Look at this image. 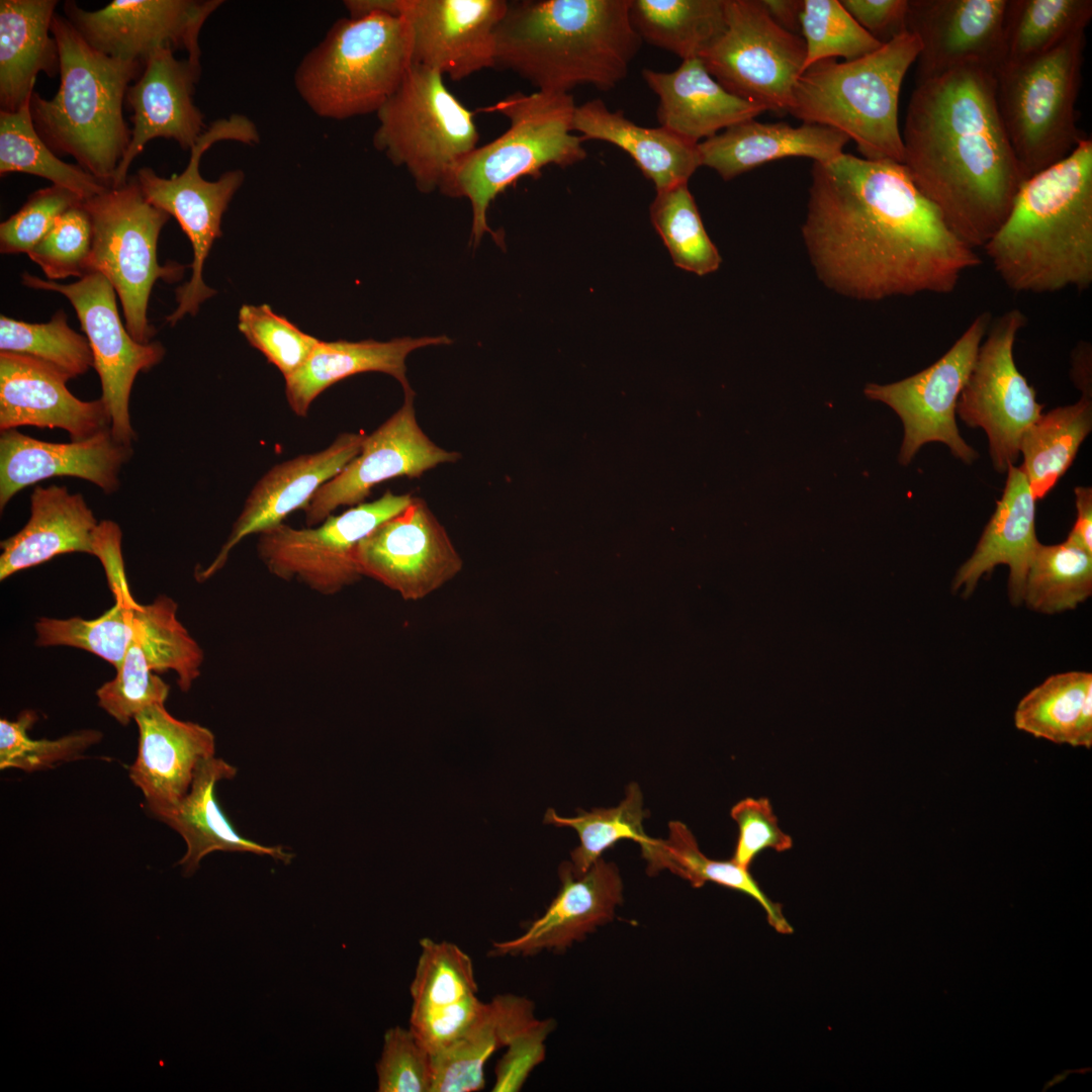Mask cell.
I'll return each instance as SVG.
<instances>
[{
  "instance_id": "1",
  "label": "cell",
  "mask_w": 1092,
  "mask_h": 1092,
  "mask_svg": "<svg viewBox=\"0 0 1092 1092\" xmlns=\"http://www.w3.org/2000/svg\"><path fill=\"white\" fill-rule=\"evenodd\" d=\"M802 236L819 279L857 300L947 294L981 263L903 164L844 153L813 162Z\"/></svg>"
},
{
  "instance_id": "2",
  "label": "cell",
  "mask_w": 1092,
  "mask_h": 1092,
  "mask_svg": "<svg viewBox=\"0 0 1092 1092\" xmlns=\"http://www.w3.org/2000/svg\"><path fill=\"white\" fill-rule=\"evenodd\" d=\"M903 165L968 246L983 248L1025 180L996 102V74L966 66L916 82L901 132Z\"/></svg>"
},
{
  "instance_id": "3",
  "label": "cell",
  "mask_w": 1092,
  "mask_h": 1092,
  "mask_svg": "<svg viewBox=\"0 0 1092 1092\" xmlns=\"http://www.w3.org/2000/svg\"><path fill=\"white\" fill-rule=\"evenodd\" d=\"M1017 293L1079 292L1092 284V140L1025 179L996 234L983 247Z\"/></svg>"
},
{
  "instance_id": "4",
  "label": "cell",
  "mask_w": 1092,
  "mask_h": 1092,
  "mask_svg": "<svg viewBox=\"0 0 1092 1092\" xmlns=\"http://www.w3.org/2000/svg\"><path fill=\"white\" fill-rule=\"evenodd\" d=\"M631 0H522L508 3L495 31V67L538 91L569 93L622 82L642 39Z\"/></svg>"
},
{
  "instance_id": "5",
  "label": "cell",
  "mask_w": 1092,
  "mask_h": 1092,
  "mask_svg": "<svg viewBox=\"0 0 1092 1092\" xmlns=\"http://www.w3.org/2000/svg\"><path fill=\"white\" fill-rule=\"evenodd\" d=\"M51 31L59 47L60 86L52 99L32 93L34 127L57 156H72L110 187L131 139L122 112L125 94L144 65L96 51L57 12Z\"/></svg>"
},
{
  "instance_id": "6",
  "label": "cell",
  "mask_w": 1092,
  "mask_h": 1092,
  "mask_svg": "<svg viewBox=\"0 0 1092 1092\" xmlns=\"http://www.w3.org/2000/svg\"><path fill=\"white\" fill-rule=\"evenodd\" d=\"M921 46L906 31L853 61H819L798 78L787 112L852 140L862 158L903 163L898 104Z\"/></svg>"
},
{
  "instance_id": "7",
  "label": "cell",
  "mask_w": 1092,
  "mask_h": 1092,
  "mask_svg": "<svg viewBox=\"0 0 1092 1092\" xmlns=\"http://www.w3.org/2000/svg\"><path fill=\"white\" fill-rule=\"evenodd\" d=\"M575 107L569 93L537 90L514 92L478 110L502 114L510 125L498 138L465 156L441 189L448 196L469 199L475 245L485 233H492L487 209L506 188L522 177L539 176L546 166L565 168L586 158L584 141L572 133Z\"/></svg>"
},
{
  "instance_id": "8",
  "label": "cell",
  "mask_w": 1092,
  "mask_h": 1092,
  "mask_svg": "<svg viewBox=\"0 0 1092 1092\" xmlns=\"http://www.w3.org/2000/svg\"><path fill=\"white\" fill-rule=\"evenodd\" d=\"M412 66L406 21L379 12L335 21L299 62L293 81L315 115L344 120L376 113Z\"/></svg>"
},
{
  "instance_id": "9",
  "label": "cell",
  "mask_w": 1092,
  "mask_h": 1092,
  "mask_svg": "<svg viewBox=\"0 0 1092 1092\" xmlns=\"http://www.w3.org/2000/svg\"><path fill=\"white\" fill-rule=\"evenodd\" d=\"M1085 30L996 73L998 111L1024 179L1066 158L1086 138L1077 127Z\"/></svg>"
},
{
  "instance_id": "10",
  "label": "cell",
  "mask_w": 1092,
  "mask_h": 1092,
  "mask_svg": "<svg viewBox=\"0 0 1092 1092\" xmlns=\"http://www.w3.org/2000/svg\"><path fill=\"white\" fill-rule=\"evenodd\" d=\"M83 203L92 224L88 274L98 272L107 278L120 300L130 336L141 344L151 343L157 334L148 318L153 286L159 279L180 280L186 268L158 261L159 236L170 215L145 198L135 176Z\"/></svg>"
},
{
  "instance_id": "11",
  "label": "cell",
  "mask_w": 1092,
  "mask_h": 1092,
  "mask_svg": "<svg viewBox=\"0 0 1092 1092\" xmlns=\"http://www.w3.org/2000/svg\"><path fill=\"white\" fill-rule=\"evenodd\" d=\"M375 114L374 148L404 167L426 193L441 190L479 140L474 112L449 91L441 73L419 65Z\"/></svg>"
},
{
  "instance_id": "12",
  "label": "cell",
  "mask_w": 1092,
  "mask_h": 1092,
  "mask_svg": "<svg viewBox=\"0 0 1092 1092\" xmlns=\"http://www.w3.org/2000/svg\"><path fill=\"white\" fill-rule=\"evenodd\" d=\"M259 140L258 128L249 117L233 114L216 119L207 127L191 149L189 162L181 174L164 178L152 168L143 167L135 175L145 198L177 219L193 250L190 280L176 289L178 305L166 317L171 326L186 314L195 315L201 303L216 294L203 281V265L214 241L222 236L223 213L245 178L243 171L232 170L215 181L205 180L199 171L201 157L220 141L253 145Z\"/></svg>"
},
{
  "instance_id": "13",
  "label": "cell",
  "mask_w": 1092,
  "mask_h": 1092,
  "mask_svg": "<svg viewBox=\"0 0 1092 1092\" xmlns=\"http://www.w3.org/2000/svg\"><path fill=\"white\" fill-rule=\"evenodd\" d=\"M726 26L700 59L730 93L775 112H787L803 73L800 34L781 27L761 0H725Z\"/></svg>"
},
{
  "instance_id": "14",
  "label": "cell",
  "mask_w": 1092,
  "mask_h": 1092,
  "mask_svg": "<svg viewBox=\"0 0 1092 1092\" xmlns=\"http://www.w3.org/2000/svg\"><path fill=\"white\" fill-rule=\"evenodd\" d=\"M414 497L387 490L313 527L296 529L281 523L259 534L258 556L278 578L297 579L318 594L336 595L362 577L355 557L359 542Z\"/></svg>"
},
{
  "instance_id": "15",
  "label": "cell",
  "mask_w": 1092,
  "mask_h": 1092,
  "mask_svg": "<svg viewBox=\"0 0 1092 1092\" xmlns=\"http://www.w3.org/2000/svg\"><path fill=\"white\" fill-rule=\"evenodd\" d=\"M1026 322L1018 308L992 321L957 403L964 423L986 432L990 457L999 472L1017 461L1023 433L1042 414L1043 405L1036 401L1034 388L1013 356L1017 335Z\"/></svg>"
},
{
  "instance_id": "16",
  "label": "cell",
  "mask_w": 1092,
  "mask_h": 1092,
  "mask_svg": "<svg viewBox=\"0 0 1092 1092\" xmlns=\"http://www.w3.org/2000/svg\"><path fill=\"white\" fill-rule=\"evenodd\" d=\"M21 281L29 288L61 293L72 303L92 350L112 435L132 446L138 435L129 416L131 389L140 372L163 360L165 347L157 341L141 344L130 336L118 313L116 292L101 273L91 272L69 284L23 273Z\"/></svg>"
},
{
  "instance_id": "17",
  "label": "cell",
  "mask_w": 1092,
  "mask_h": 1092,
  "mask_svg": "<svg viewBox=\"0 0 1092 1092\" xmlns=\"http://www.w3.org/2000/svg\"><path fill=\"white\" fill-rule=\"evenodd\" d=\"M991 323L990 311L980 312L952 346L927 368L893 383H869L864 387L868 398L889 405L903 423L900 463L908 464L929 442L945 444L965 463L977 459L978 453L959 432L957 403Z\"/></svg>"
},
{
  "instance_id": "18",
  "label": "cell",
  "mask_w": 1092,
  "mask_h": 1092,
  "mask_svg": "<svg viewBox=\"0 0 1092 1092\" xmlns=\"http://www.w3.org/2000/svg\"><path fill=\"white\" fill-rule=\"evenodd\" d=\"M221 0H114L89 11L65 1L64 16L96 51L143 65L158 51L187 53L200 64L199 34Z\"/></svg>"
},
{
  "instance_id": "19",
  "label": "cell",
  "mask_w": 1092,
  "mask_h": 1092,
  "mask_svg": "<svg viewBox=\"0 0 1092 1092\" xmlns=\"http://www.w3.org/2000/svg\"><path fill=\"white\" fill-rule=\"evenodd\" d=\"M403 393L401 406L365 436L359 454L310 498L303 509L306 527L321 524L339 507L364 503L372 488L385 480L421 477L461 458L459 452L443 449L425 434L416 418L415 391Z\"/></svg>"
},
{
  "instance_id": "20",
  "label": "cell",
  "mask_w": 1092,
  "mask_h": 1092,
  "mask_svg": "<svg viewBox=\"0 0 1092 1092\" xmlns=\"http://www.w3.org/2000/svg\"><path fill=\"white\" fill-rule=\"evenodd\" d=\"M355 557L362 576L405 601L426 598L463 567L446 529L420 497L363 538Z\"/></svg>"
},
{
  "instance_id": "21",
  "label": "cell",
  "mask_w": 1092,
  "mask_h": 1092,
  "mask_svg": "<svg viewBox=\"0 0 1092 1092\" xmlns=\"http://www.w3.org/2000/svg\"><path fill=\"white\" fill-rule=\"evenodd\" d=\"M1007 0H908L906 30L920 41L916 81L976 66L997 73L1004 63Z\"/></svg>"
},
{
  "instance_id": "22",
  "label": "cell",
  "mask_w": 1092,
  "mask_h": 1092,
  "mask_svg": "<svg viewBox=\"0 0 1092 1092\" xmlns=\"http://www.w3.org/2000/svg\"><path fill=\"white\" fill-rule=\"evenodd\" d=\"M506 0H398L412 34L413 65L460 81L495 67V31Z\"/></svg>"
},
{
  "instance_id": "23",
  "label": "cell",
  "mask_w": 1092,
  "mask_h": 1092,
  "mask_svg": "<svg viewBox=\"0 0 1092 1092\" xmlns=\"http://www.w3.org/2000/svg\"><path fill=\"white\" fill-rule=\"evenodd\" d=\"M174 53L163 49L154 54L127 88L124 103L132 112L131 139L110 187L127 181L130 164L151 140H174L182 150L191 151L208 127L193 101L201 66L187 57L177 59Z\"/></svg>"
},
{
  "instance_id": "24",
  "label": "cell",
  "mask_w": 1092,
  "mask_h": 1092,
  "mask_svg": "<svg viewBox=\"0 0 1092 1092\" xmlns=\"http://www.w3.org/2000/svg\"><path fill=\"white\" fill-rule=\"evenodd\" d=\"M365 436L343 433L323 450L271 467L251 489L215 558L205 569L196 571L197 580H205L220 570L244 538L283 523L295 510H303L317 489L359 454Z\"/></svg>"
},
{
  "instance_id": "25",
  "label": "cell",
  "mask_w": 1092,
  "mask_h": 1092,
  "mask_svg": "<svg viewBox=\"0 0 1092 1092\" xmlns=\"http://www.w3.org/2000/svg\"><path fill=\"white\" fill-rule=\"evenodd\" d=\"M133 454L132 446L117 441L107 428L69 443L41 441L17 429L0 436V509L23 488L52 477H76L104 493L118 490L119 475Z\"/></svg>"
},
{
  "instance_id": "26",
  "label": "cell",
  "mask_w": 1092,
  "mask_h": 1092,
  "mask_svg": "<svg viewBox=\"0 0 1092 1092\" xmlns=\"http://www.w3.org/2000/svg\"><path fill=\"white\" fill-rule=\"evenodd\" d=\"M411 983L410 1028L435 1055L456 1040L476 1019L484 1002L471 958L457 944L429 937L420 940Z\"/></svg>"
},
{
  "instance_id": "27",
  "label": "cell",
  "mask_w": 1092,
  "mask_h": 1092,
  "mask_svg": "<svg viewBox=\"0 0 1092 1092\" xmlns=\"http://www.w3.org/2000/svg\"><path fill=\"white\" fill-rule=\"evenodd\" d=\"M69 380L35 358L0 352V431L62 429L71 440H83L111 428L102 399H79L68 389Z\"/></svg>"
},
{
  "instance_id": "28",
  "label": "cell",
  "mask_w": 1092,
  "mask_h": 1092,
  "mask_svg": "<svg viewBox=\"0 0 1092 1092\" xmlns=\"http://www.w3.org/2000/svg\"><path fill=\"white\" fill-rule=\"evenodd\" d=\"M561 888L542 916L519 936L494 941L491 958L561 951L611 921L623 901L618 868L600 857L585 873H573L570 862L559 867Z\"/></svg>"
},
{
  "instance_id": "29",
  "label": "cell",
  "mask_w": 1092,
  "mask_h": 1092,
  "mask_svg": "<svg viewBox=\"0 0 1092 1092\" xmlns=\"http://www.w3.org/2000/svg\"><path fill=\"white\" fill-rule=\"evenodd\" d=\"M134 721L138 754L128 776L158 818L186 796L198 763L215 756V737L198 723L176 719L161 704L145 709Z\"/></svg>"
},
{
  "instance_id": "30",
  "label": "cell",
  "mask_w": 1092,
  "mask_h": 1092,
  "mask_svg": "<svg viewBox=\"0 0 1092 1092\" xmlns=\"http://www.w3.org/2000/svg\"><path fill=\"white\" fill-rule=\"evenodd\" d=\"M642 78L658 96L656 115L660 126L693 144L766 111L727 91L700 58L684 60L669 73L645 68Z\"/></svg>"
},
{
  "instance_id": "31",
  "label": "cell",
  "mask_w": 1092,
  "mask_h": 1092,
  "mask_svg": "<svg viewBox=\"0 0 1092 1092\" xmlns=\"http://www.w3.org/2000/svg\"><path fill=\"white\" fill-rule=\"evenodd\" d=\"M849 139L837 129L813 123H763L748 119L698 144L701 165L725 181L763 164L786 158L825 163L843 153Z\"/></svg>"
},
{
  "instance_id": "32",
  "label": "cell",
  "mask_w": 1092,
  "mask_h": 1092,
  "mask_svg": "<svg viewBox=\"0 0 1092 1092\" xmlns=\"http://www.w3.org/2000/svg\"><path fill=\"white\" fill-rule=\"evenodd\" d=\"M1035 498L1019 467L1007 469L1000 500L971 557L959 568L953 592L969 597L979 579L999 564L1009 567L1008 596L1013 605L1022 602L1029 563L1039 544L1035 535Z\"/></svg>"
},
{
  "instance_id": "33",
  "label": "cell",
  "mask_w": 1092,
  "mask_h": 1092,
  "mask_svg": "<svg viewBox=\"0 0 1092 1092\" xmlns=\"http://www.w3.org/2000/svg\"><path fill=\"white\" fill-rule=\"evenodd\" d=\"M97 527L81 493H72L66 486L36 485L30 495L27 523L0 544V580L62 554L94 555Z\"/></svg>"
},
{
  "instance_id": "34",
  "label": "cell",
  "mask_w": 1092,
  "mask_h": 1092,
  "mask_svg": "<svg viewBox=\"0 0 1092 1092\" xmlns=\"http://www.w3.org/2000/svg\"><path fill=\"white\" fill-rule=\"evenodd\" d=\"M451 343L447 336L403 337L387 342L320 340L303 365L285 378L288 405L296 416L306 417L310 404L323 391L343 379L365 372L388 374L400 383L403 391L411 389L405 365L408 354L420 348Z\"/></svg>"
},
{
  "instance_id": "35",
  "label": "cell",
  "mask_w": 1092,
  "mask_h": 1092,
  "mask_svg": "<svg viewBox=\"0 0 1092 1092\" xmlns=\"http://www.w3.org/2000/svg\"><path fill=\"white\" fill-rule=\"evenodd\" d=\"M237 768L215 756L201 760L195 768L186 796L157 819L178 832L186 852L178 861L184 876H191L201 859L213 851L251 852L289 863L293 854L282 846L263 845L243 837L220 809L215 789L218 782L232 780Z\"/></svg>"
},
{
  "instance_id": "36",
  "label": "cell",
  "mask_w": 1092,
  "mask_h": 1092,
  "mask_svg": "<svg viewBox=\"0 0 1092 1092\" xmlns=\"http://www.w3.org/2000/svg\"><path fill=\"white\" fill-rule=\"evenodd\" d=\"M572 130L583 141H603L625 151L656 191L688 183L702 166L698 144L663 126L638 125L623 110L611 111L600 98L576 105Z\"/></svg>"
},
{
  "instance_id": "37",
  "label": "cell",
  "mask_w": 1092,
  "mask_h": 1092,
  "mask_svg": "<svg viewBox=\"0 0 1092 1092\" xmlns=\"http://www.w3.org/2000/svg\"><path fill=\"white\" fill-rule=\"evenodd\" d=\"M57 0L0 1V105L15 112L30 100L38 73L60 74L51 31Z\"/></svg>"
},
{
  "instance_id": "38",
  "label": "cell",
  "mask_w": 1092,
  "mask_h": 1092,
  "mask_svg": "<svg viewBox=\"0 0 1092 1092\" xmlns=\"http://www.w3.org/2000/svg\"><path fill=\"white\" fill-rule=\"evenodd\" d=\"M534 1003L499 994L484 1005L471 1025L450 1045L432 1055L431 1092H475L485 1086L489 1058L535 1024Z\"/></svg>"
},
{
  "instance_id": "39",
  "label": "cell",
  "mask_w": 1092,
  "mask_h": 1092,
  "mask_svg": "<svg viewBox=\"0 0 1092 1092\" xmlns=\"http://www.w3.org/2000/svg\"><path fill=\"white\" fill-rule=\"evenodd\" d=\"M666 839L652 838L640 845L647 861L649 875L668 870L687 880L695 888L708 882L738 891L754 899L764 910L768 924L782 934L794 931L785 918L782 905L770 900L760 888L748 869L734 861L716 860L706 856L699 848L691 830L680 821L668 824Z\"/></svg>"
},
{
  "instance_id": "40",
  "label": "cell",
  "mask_w": 1092,
  "mask_h": 1092,
  "mask_svg": "<svg viewBox=\"0 0 1092 1092\" xmlns=\"http://www.w3.org/2000/svg\"><path fill=\"white\" fill-rule=\"evenodd\" d=\"M1014 725L1036 738L1091 748L1092 673L1051 675L1019 701Z\"/></svg>"
},
{
  "instance_id": "41",
  "label": "cell",
  "mask_w": 1092,
  "mask_h": 1092,
  "mask_svg": "<svg viewBox=\"0 0 1092 1092\" xmlns=\"http://www.w3.org/2000/svg\"><path fill=\"white\" fill-rule=\"evenodd\" d=\"M630 18L642 41L700 58L725 29V0H631Z\"/></svg>"
},
{
  "instance_id": "42",
  "label": "cell",
  "mask_w": 1092,
  "mask_h": 1092,
  "mask_svg": "<svg viewBox=\"0 0 1092 1092\" xmlns=\"http://www.w3.org/2000/svg\"><path fill=\"white\" fill-rule=\"evenodd\" d=\"M1092 429L1091 396L1041 414L1022 435L1019 453L1024 473L1036 499L1044 497L1072 465L1078 449Z\"/></svg>"
},
{
  "instance_id": "43",
  "label": "cell",
  "mask_w": 1092,
  "mask_h": 1092,
  "mask_svg": "<svg viewBox=\"0 0 1092 1092\" xmlns=\"http://www.w3.org/2000/svg\"><path fill=\"white\" fill-rule=\"evenodd\" d=\"M29 103L15 112L0 110V175L20 172L38 176L83 200L105 191L109 186L79 165L62 161L46 145L34 127Z\"/></svg>"
},
{
  "instance_id": "44",
  "label": "cell",
  "mask_w": 1092,
  "mask_h": 1092,
  "mask_svg": "<svg viewBox=\"0 0 1092 1092\" xmlns=\"http://www.w3.org/2000/svg\"><path fill=\"white\" fill-rule=\"evenodd\" d=\"M1091 17V0H1007L1003 65L1052 50L1085 30Z\"/></svg>"
},
{
  "instance_id": "45",
  "label": "cell",
  "mask_w": 1092,
  "mask_h": 1092,
  "mask_svg": "<svg viewBox=\"0 0 1092 1092\" xmlns=\"http://www.w3.org/2000/svg\"><path fill=\"white\" fill-rule=\"evenodd\" d=\"M1092 594V554L1065 540L1038 544L1029 563L1022 602L1053 615L1075 609Z\"/></svg>"
},
{
  "instance_id": "46",
  "label": "cell",
  "mask_w": 1092,
  "mask_h": 1092,
  "mask_svg": "<svg viewBox=\"0 0 1092 1092\" xmlns=\"http://www.w3.org/2000/svg\"><path fill=\"white\" fill-rule=\"evenodd\" d=\"M134 641L154 671L173 670L187 692L200 675L203 651L177 618V604L160 596L152 604L132 607Z\"/></svg>"
},
{
  "instance_id": "47",
  "label": "cell",
  "mask_w": 1092,
  "mask_h": 1092,
  "mask_svg": "<svg viewBox=\"0 0 1092 1092\" xmlns=\"http://www.w3.org/2000/svg\"><path fill=\"white\" fill-rule=\"evenodd\" d=\"M115 605L96 619L40 618L35 623L38 647L69 646L91 652L117 668L134 639L132 607L128 586L113 590Z\"/></svg>"
},
{
  "instance_id": "48",
  "label": "cell",
  "mask_w": 1092,
  "mask_h": 1092,
  "mask_svg": "<svg viewBox=\"0 0 1092 1092\" xmlns=\"http://www.w3.org/2000/svg\"><path fill=\"white\" fill-rule=\"evenodd\" d=\"M647 816L640 787L631 783L624 800L616 807L579 810L574 817H562L548 809L544 822L577 832L580 844L571 851L570 866L574 874L581 875L621 839H632L639 845L646 843L650 839L643 829Z\"/></svg>"
},
{
  "instance_id": "49",
  "label": "cell",
  "mask_w": 1092,
  "mask_h": 1092,
  "mask_svg": "<svg viewBox=\"0 0 1092 1092\" xmlns=\"http://www.w3.org/2000/svg\"><path fill=\"white\" fill-rule=\"evenodd\" d=\"M650 218L677 267L699 276L719 268L720 254L704 228L688 183L656 191Z\"/></svg>"
},
{
  "instance_id": "50",
  "label": "cell",
  "mask_w": 1092,
  "mask_h": 1092,
  "mask_svg": "<svg viewBox=\"0 0 1092 1092\" xmlns=\"http://www.w3.org/2000/svg\"><path fill=\"white\" fill-rule=\"evenodd\" d=\"M0 352L27 355L44 362L70 380L93 367V354L87 337L69 324L63 309L47 323H26L0 316Z\"/></svg>"
},
{
  "instance_id": "51",
  "label": "cell",
  "mask_w": 1092,
  "mask_h": 1092,
  "mask_svg": "<svg viewBox=\"0 0 1092 1092\" xmlns=\"http://www.w3.org/2000/svg\"><path fill=\"white\" fill-rule=\"evenodd\" d=\"M800 25L806 48L803 72L823 60L859 59L883 44L838 0H803Z\"/></svg>"
},
{
  "instance_id": "52",
  "label": "cell",
  "mask_w": 1092,
  "mask_h": 1092,
  "mask_svg": "<svg viewBox=\"0 0 1092 1092\" xmlns=\"http://www.w3.org/2000/svg\"><path fill=\"white\" fill-rule=\"evenodd\" d=\"M37 721L34 711H22L15 720H0V768L25 772L46 770L62 762L83 757L84 752L102 739L93 729L73 732L57 739H32L29 730Z\"/></svg>"
},
{
  "instance_id": "53",
  "label": "cell",
  "mask_w": 1092,
  "mask_h": 1092,
  "mask_svg": "<svg viewBox=\"0 0 1092 1092\" xmlns=\"http://www.w3.org/2000/svg\"><path fill=\"white\" fill-rule=\"evenodd\" d=\"M239 331L249 344L287 378L307 360L320 340L302 332L268 304H244L239 310Z\"/></svg>"
},
{
  "instance_id": "54",
  "label": "cell",
  "mask_w": 1092,
  "mask_h": 1092,
  "mask_svg": "<svg viewBox=\"0 0 1092 1092\" xmlns=\"http://www.w3.org/2000/svg\"><path fill=\"white\" fill-rule=\"evenodd\" d=\"M170 691L154 673L140 645L133 640L113 679L96 692L98 705L121 725H127L145 709L165 705Z\"/></svg>"
},
{
  "instance_id": "55",
  "label": "cell",
  "mask_w": 1092,
  "mask_h": 1092,
  "mask_svg": "<svg viewBox=\"0 0 1092 1092\" xmlns=\"http://www.w3.org/2000/svg\"><path fill=\"white\" fill-rule=\"evenodd\" d=\"M83 201L60 215L48 234L27 253L49 280L80 279L88 274L92 224Z\"/></svg>"
},
{
  "instance_id": "56",
  "label": "cell",
  "mask_w": 1092,
  "mask_h": 1092,
  "mask_svg": "<svg viewBox=\"0 0 1092 1092\" xmlns=\"http://www.w3.org/2000/svg\"><path fill=\"white\" fill-rule=\"evenodd\" d=\"M82 201L76 193L57 185L34 191L17 212L1 222L0 252L27 254L60 215Z\"/></svg>"
},
{
  "instance_id": "57",
  "label": "cell",
  "mask_w": 1092,
  "mask_h": 1092,
  "mask_svg": "<svg viewBox=\"0 0 1092 1092\" xmlns=\"http://www.w3.org/2000/svg\"><path fill=\"white\" fill-rule=\"evenodd\" d=\"M376 1073L379 1092H431V1055L410 1027L386 1030Z\"/></svg>"
},
{
  "instance_id": "58",
  "label": "cell",
  "mask_w": 1092,
  "mask_h": 1092,
  "mask_svg": "<svg viewBox=\"0 0 1092 1092\" xmlns=\"http://www.w3.org/2000/svg\"><path fill=\"white\" fill-rule=\"evenodd\" d=\"M730 815L738 826V837L731 860L749 869L764 849L778 852L793 846L792 837L779 826L778 818L767 798H745L737 802Z\"/></svg>"
},
{
  "instance_id": "59",
  "label": "cell",
  "mask_w": 1092,
  "mask_h": 1092,
  "mask_svg": "<svg viewBox=\"0 0 1092 1092\" xmlns=\"http://www.w3.org/2000/svg\"><path fill=\"white\" fill-rule=\"evenodd\" d=\"M551 1019L538 1020L515 1036L495 1066L493 1092L519 1091L545 1057V1040L554 1027Z\"/></svg>"
},
{
  "instance_id": "60",
  "label": "cell",
  "mask_w": 1092,
  "mask_h": 1092,
  "mask_svg": "<svg viewBox=\"0 0 1092 1092\" xmlns=\"http://www.w3.org/2000/svg\"><path fill=\"white\" fill-rule=\"evenodd\" d=\"M855 21L881 43L906 32L908 0H841Z\"/></svg>"
},
{
  "instance_id": "61",
  "label": "cell",
  "mask_w": 1092,
  "mask_h": 1092,
  "mask_svg": "<svg viewBox=\"0 0 1092 1092\" xmlns=\"http://www.w3.org/2000/svg\"><path fill=\"white\" fill-rule=\"evenodd\" d=\"M1075 495L1077 519L1066 540L1092 554V489L1077 486Z\"/></svg>"
},
{
  "instance_id": "62",
  "label": "cell",
  "mask_w": 1092,
  "mask_h": 1092,
  "mask_svg": "<svg viewBox=\"0 0 1092 1092\" xmlns=\"http://www.w3.org/2000/svg\"><path fill=\"white\" fill-rule=\"evenodd\" d=\"M768 15L784 29L799 34L802 0H761Z\"/></svg>"
},
{
  "instance_id": "63",
  "label": "cell",
  "mask_w": 1092,
  "mask_h": 1092,
  "mask_svg": "<svg viewBox=\"0 0 1092 1092\" xmlns=\"http://www.w3.org/2000/svg\"><path fill=\"white\" fill-rule=\"evenodd\" d=\"M1073 372L1075 384L1083 395L1091 396V346L1081 342L1073 351Z\"/></svg>"
},
{
  "instance_id": "64",
  "label": "cell",
  "mask_w": 1092,
  "mask_h": 1092,
  "mask_svg": "<svg viewBox=\"0 0 1092 1092\" xmlns=\"http://www.w3.org/2000/svg\"><path fill=\"white\" fill-rule=\"evenodd\" d=\"M344 5L351 18H360L379 12L400 16L398 0H346Z\"/></svg>"
}]
</instances>
